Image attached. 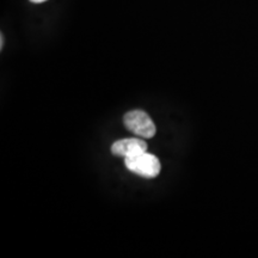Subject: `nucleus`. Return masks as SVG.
Wrapping results in <instances>:
<instances>
[{
    "instance_id": "f257e3e1",
    "label": "nucleus",
    "mask_w": 258,
    "mask_h": 258,
    "mask_svg": "<svg viewBox=\"0 0 258 258\" xmlns=\"http://www.w3.org/2000/svg\"><path fill=\"white\" fill-rule=\"evenodd\" d=\"M125 166L129 171L144 177V178H154L160 173V161L153 154L145 152L127 157L124 160Z\"/></svg>"
},
{
    "instance_id": "f03ea898",
    "label": "nucleus",
    "mask_w": 258,
    "mask_h": 258,
    "mask_svg": "<svg viewBox=\"0 0 258 258\" xmlns=\"http://www.w3.org/2000/svg\"><path fill=\"white\" fill-rule=\"evenodd\" d=\"M123 121L125 128L140 138L151 139L156 135V124L144 110H132L127 112Z\"/></svg>"
},
{
    "instance_id": "7ed1b4c3",
    "label": "nucleus",
    "mask_w": 258,
    "mask_h": 258,
    "mask_svg": "<svg viewBox=\"0 0 258 258\" xmlns=\"http://www.w3.org/2000/svg\"><path fill=\"white\" fill-rule=\"evenodd\" d=\"M147 150V144L141 139L129 138L116 141L111 146V153L116 157H131L134 154L145 152Z\"/></svg>"
},
{
    "instance_id": "20e7f679",
    "label": "nucleus",
    "mask_w": 258,
    "mask_h": 258,
    "mask_svg": "<svg viewBox=\"0 0 258 258\" xmlns=\"http://www.w3.org/2000/svg\"><path fill=\"white\" fill-rule=\"evenodd\" d=\"M31 3H35V4H41V3L47 2V0H30Z\"/></svg>"
},
{
    "instance_id": "39448f33",
    "label": "nucleus",
    "mask_w": 258,
    "mask_h": 258,
    "mask_svg": "<svg viewBox=\"0 0 258 258\" xmlns=\"http://www.w3.org/2000/svg\"><path fill=\"white\" fill-rule=\"evenodd\" d=\"M3 46H4V37H3L2 35V41H0V48H2V49H3Z\"/></svg>"
}]
</instances>
